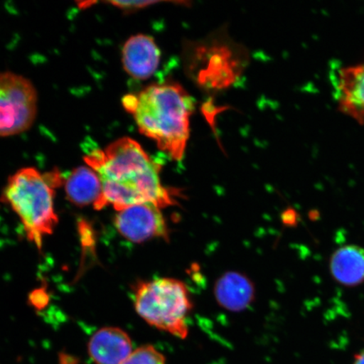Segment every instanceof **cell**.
Segmentation results:
<instances>
[{
	"label": "cell",
	"mask_w": 364,
	"mask_h": 364,
	"mask_svg": "<svg viewBox=\"0 0 364 364\" xmlns=\"http://www.w3.org/2000/svg\"><path fill=\"white\" fill-rule=\"evenodd\" d=\"M63 182L57 170L43 174L35 168H23L8 179L3 191L1 201L20 218L27 239L39 250L58 225L54 193Z\"/></svg>",
	"instance_id": "3"
},
{
	"label": "cell",
	"mask_w": 364,
	"mask_h": 364,
	"mask_svg": "<svg viewBox=\"0 0 364 364\" xmlns=\"http://www.w3.org/2000/svg\"><path fill=\"white\" fill-rule=\"evenodd\" d=\"M136 313L156 328L184 339L193 302L186 286L174 279L142 281L135 286Z\"/></svg>",
	"instance_id": "4"
},
{
	"label": "cell",
	"mask_w": 364,
	"mask_h": 364,
	"mask_svg": "<svg viewBox=\"0 0 364 364\" xmlns=\"http://www.w3.org/2000/svg\"><path fill=\"white\" fill-rule=\"evenodd\" d=\"M216 298L218 303L230 311H239L248 307L254 299V287L247 277L229 272L218 281Z\"/></svg>",
	"instance_id": "13"
},
{
	"label": "cell",
	"mask_w": 364,
	"mask_h": 364,
	"mask_svg": "<svg viewBox=\"0 0 364 364\" xmlns=\"http://www.w3.org/2000/svg\"><path fill=\"white\" fill-rule=\"evenodd\" d=\"M38 93L24 76L0 72V136L29 129L38 114Z\"/></svg>",
	"instance_id": "5"
},
{
	"label": "cell",
	"mask_w": 364,
	"mask_h": 364,
	"mask_svg": "<svg viewBox=\"0 0 364 364\" xmlns=\"http://www.w3.org/2000/svg\"><path fill=\"white\" fill-rule=\"evenodd\" d=\"M161 208L150 203L136 204L118 211L114 224L122 236L134 243L169 239V229Z\"/></svg>",
	"instance_id": "7"
},
{
	"label": "cell",
	"mask_w": 364,
	"mask_h": 364,
	"mask_svg": "<svg viewBox=\"0 0 364 364\" xmlns=\"http://www.w3.org/2000/svg\"><path fill=\"white\" fill-rule=\"evenodd\" d=\"M122 364H166V362L156 348L146 345L134 350Z\"/></svg>",
	"instance_id": "14"
},
{
	"label": "cell",
	"mask_w": 364,
	"mask_h": 364,
	"mask_svg": "<svg viewBox=\"0 0 364 364\" xmlns=\"http://www.w3.org/2000/svg\"><path fill=\"white\" fill-rule=\"evenodd\" d=\"M330 270L332 277L346 287L364 283V249L356 245H344L331 255Z\"/></svg>",
	"instance_id": "12"
},
{
	"label": "cell",
	"mask_w": 364,
	"mask_h": 364,
	"mask_svg": "<svg viewBox=\"0 0 364 364\" xmlns=\"http://www.w3.org/2000/svg\"><path fill=\"white\" fill-rule=\"evenodd\" d=\"M188 63L191 75L203 88H226L243 70L242 55L235 47L217 42L197 46Z\"/></svg>",
	"instance_id": "6"
},
{
	"label": "cell",
	"mask_w": 364,
	"mask_h": 364,
	"mask_svg": "<svg viewBox=\"0 0 364 364\" xmlns=\"http://www.w3.org/2000/svg\"><path fill=\"white\" fill-rule=\"evenodd\" d=\"M353 364H364V350L356 355Z\"/></svg>",
	"instance_id": "16"
},
{
	"label": "cell",
	"mask_w": 364,
	"mask_h": 364,
	"mask_svg": "<svg viewBox=\"0 0 364 364\" xmlns=\"http://www.w3.org/2000/svg\"><path fill=\"white\" fill-rule=\"evenodd\" d=\"M161 51L151 36L139 34L131 36L122 48L124 70L136 80H147L156 73Z\"/></svg>",
	"instance_id": "9"
},
{
	"label": "cell",
	"mask_w": 364,
	"mask_h": 364,
	"mask_svg": "<svg viewBox=\"0 0 364 364\" xmlns=\"http://www.w3.org/2000/svg\"><path fill=\"white\" fill-rule=\"evenodd\" d=\"M122 105L141 134L156 141L159 149L175 161L183 158L194 103L181 85L175 82L149 85L138 94L126 95Z\"/></svg>",
	"instance_id": "2"
},
{
	"label": "cell",
	"mask_w": 364,
	"mask_h": 364,
	"mask_svg": "<svg viewBox=\"0 0 364 364\" xmlns=\"http://www.w3.org/2000/svg\"><path fill=\"white\" fill-rule=\"evenodd\" d=\"M84 159L101 179L102 209L112 205L118 212L142 203L164 208L176 205L180 197L177 190L163 186L161 165L133 139H117L106 149L93 150Z\"/></svg>",
	"instance_id": "1"
},
{
	"label": "cell",
	"mask_w": 364,
	"mask_h": 364,
	"mask_svg": "<svg viewBox=\"0 0 364 364\" xmlns=\"http://www.w3.org/2000/svg\"><path fill=\"white\" fill-rule=\"evenodd\" d=\"M118 9L125 11H135L149 7L152 4L161 3L159 1H112L109 2Z\"/></svg>",
	"instance_id": "15"
},
{
	"label": "cell",
	"mask_w": 364,
	"mask_h": 364,
	"mask_svg": "<svg viewBox=\"0 0 364 364\" xmlns=\"http://www.w3.org/2000/svg\"><path fill=\"white\" fill-rule=\"evenodd\" d=\"M90 357L95 364H122L134 352L129 336L117 327H105L91 336Z\"/></svg>",
	"instance_id": "10"
},
{
	"label": "cell",
	"mask_w": 364,
	"mask_h": 364,
	"mask_svg": "<svg viewBox=\"0 0 364 364\" xmlns=\"http://www.w3.org/2000/svg\"><path fill=\"white\" fill-rule=\"evenodd\" d=\"M68 199L78 206L92 205L101 210L103 189L97 173L90 166H80L73 171L63 182Z\"/></svg>",
	"instance_id": "11"
},
{
	"label": "cell",
	"mask_w": 364,
	"mask_h": 364,
	"mask_svg": "<svg viewBox=\"0 0 364 364\" xmlns=\"http://www.w3.org/2000/svg\"><path fill=\"white\" fill-rule=\"evenodd\" d=\"M335 95L339 110L364 124V63L341 68L336 75Z\"/></svg>",
	"instance_id": "8"
}]
</instances>
